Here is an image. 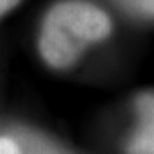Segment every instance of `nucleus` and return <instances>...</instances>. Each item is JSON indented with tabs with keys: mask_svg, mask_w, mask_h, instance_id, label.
<instances>
[{
	"mask_svg": "<svg viewBox=\"0 0 154 154\" xmlns=\"http://www.w3.org/2000/svg\"><path fill=\"white\" fill-rule=\"evenodd\" d=\"M112 33L109 14L87 0H61L51 6L38 35V51L52 69H68L90 46Z\"/></svg>",
	"mask_w": 154,
	"mask_h": 154,
	"instance_id": "nucleus-1",
	"label": "nucleus"
},
{
	"mask_svg": "<svg viewBox=\"0 0 154 154\" xmlns=\"http://www.w3.org/2000/svg\"><path fill=\"white\" fill-rule=\"evenodd\" d=\"M135 126L126 142V154H154V91L135 97Z\"/></svg>",
	"mask_w": 154,
	"mask_h": 154,
	"instance_id": "nucleus-2",
	"label": "nucleus"
},
{
	"mask_svg": "<svg viewBox=\"0 0 154 154\" xmlns=\"http://www.w3.org/2000/svg\"><path fill=\"white\" fill-rule=\"evenodd\" d=\"M132 16L154 20V0H116Z\"/></svg>",
	"mask_w": 154,
	"mask_h": 154,
	"instance_id": "nucleus-3",
	"label": "nucleus"
},
{
	"mask_svg": "<svg viewBox=\"0 0 154 154\" xmlns=\"http://www.w3.org/2000/svg\"><path fill=\"white\" fill-rule=\"evenodd\" d=\"M22 146L27 149V154H63L38 135H25Z\"/></svg>",
	"mask_w": 154,
	"mask_h": 154,
	"instance_id": "nucleus-4",
	"label": "nucleus"
},
{
	"mask_svg": "<svg viewBox=\"0 0 154 154\" xmlns=\"http://www.w3.org/2000/svg\"><path fill=\"white\" fill-rule=\"evenodd\" d=\"M0 154H24V146L8 135L0 137Z\"/></svg>",
	"mask_w": 154,
	"mask_h": 154,
	"instance_id": "nucleus-5",
	"label": "nucleus"
},
{
	"mask_svg": "<svg viewBox=\"0 0 154 154\" xmlns=\"http://www.w3.org/2000/svg\"><path fill=\"white\" fill-rule=\"evenodd\" d=\"M20 0H0V19H2L6 13H10Z\"/></svg>",
	"mask_w": 154,
	"mask_h": 154,
	"instance_id": "nucleus-6",
	"label": "nucleus"
}]
</instances>
